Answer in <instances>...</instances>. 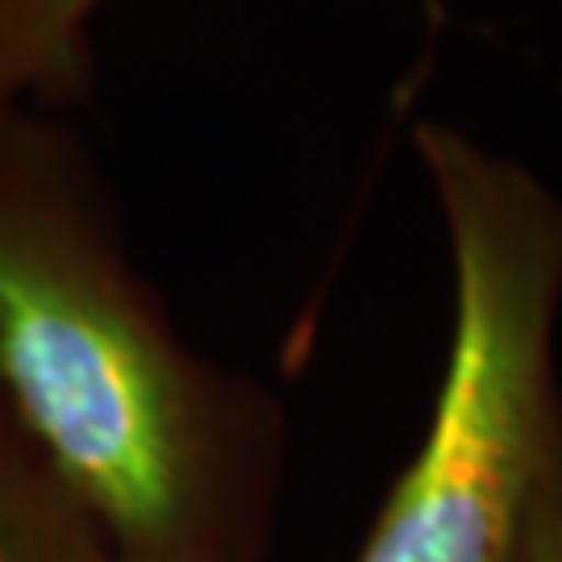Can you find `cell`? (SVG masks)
Listing matches in <instances>:
<instances>
[{
  "label": "cell",
  "instance_id": "obj_1",
  "mask_svg": "<svg viewBox=\"0 0 562 562\" xmlns=\"http://www.w3.org/2000/svg\"><path fill=\"white\" fill-rule=\"evenodd\" d=\"M0 404L117 562H246L255 396L180 341L101 171L0 109Z\"/></svg>",
  "mask_w": 562,
  "mask_h": 562
},
{
  "label": "cell",
  "instance_id": "obj_2",
  "mask_svg": "<svg viewBox=\"0 0 562 562\" xmlns=\"http://www.w3.org/2000/svg\"><path fill=\"white\" fill-rule=\"evenodd\" d=\"M454 262L434 417L359 562H517L554 442L550 341L562 301L554 192L442 121L417 125Z\"/></svg>",
  "mask_w": 562,
  "mask_h": 562
},
{
  "label": "cell",
  "instance_id": "obj_3",
  "mask_svg": "<svg viewBox=\"0 0 562 562\" xmlns=\"http://www.w3.org/2000/svg\"><path fill=\"white\" fill-rule=\"evenodd\" d=\"M0 562H117L76 496L0 404Z\"/></svg>",
  "mask_w": 562,
  "mask_h": 562
},
{
  "label": "cell",
  "instance_id": "obj_4",
  "mask_svg": "<svg viewBox=\"0 0 562 562\" xmlns=\"http://www.w3.org/2000/svg\"><path fill=\"white\" fill-rule=\"evenodd\" d=\"M104 0H0V109L34 97L83 101L92 88L88 21ZM442 13V0H425Z\"/></svg>",
  "mask_w": 562,
  "mask_h": 562
},
{
  "label": "cell",
  "instance_id": "obj_5",
  "mask_svg": "<svg viewBox=\"0 0 562 562\" xmlns=\"http://www.w3.org/2000/svg\"><path fill=\"white\" fill-rule=\"evenodd\" d=\"M517 562H562V438L554 442V454L538 483Z\"/></svg>",
  "mask_w": 562,
  "mask_h": 562
}]
</instances>
